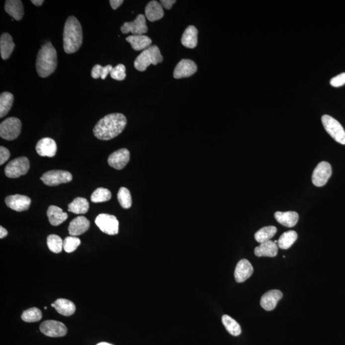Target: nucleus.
Returning <instances> with one entry per match:
<instances>
[{
  "mask_svg": "<svg viewBox=\"0 0 345 345\" xmlns=\"http://www.w3.org/2000/svg\"><path fill=\"white\" fill-rule=\"evenodd\" d=\"M45 310H47V307H44Z\"/></svg>",
  "mask_w": 345,
  "mask_h": 345,
  "instance_id": "obj_48",
  "label": "nucleus"
},
{
  "mask_svg": "<svg viewBox=\"0 0 345 345\" xmlns=\"http://www.w3.org/2000/svg\"><path fill=\"white\" fill-rule=\"evenodd\" d=\"M15 44L12 36L8 33H4L0 38V53L3 60H7L12 55Z\"/></svg>",
  "mask_w": 345,
  "mask_h": 345,
  "instance_id": "obj_23",
  "label": "nucleus"
},
{
  "mask_svg": "<svg viewBox=\"0 0 345 345\" xmlns=\"http://www.w3.org/2000/svg\"><path fill=\"white\" fill-rule=\"evenodd\" d=\"M89 207V203L86 199L78 197L69 204L68 210L76 214H84L88 211Z\"/></svg>",
  "mask_w": 345,
  "mask_h": 345,
  "instance_id": "obj_29",
  "label": "nucleus"
},
{
  "mask_svg": "<svg viewBox=\"0 0 345 345\" xmlns=\"http://www.w3.org/2000/svg\"><path fill=\"white\" fill-rule=\"evenodd\" d=\"M132 48L135 51H144L151 46L152 40L144 35H131L126 38Z\"/></svg>",
  "mask_w": 345,
  "mask_h": 345,
  "instance_id": "obj_24",
  "label": "nucleus"
},
{
  "mask_svg": "<svg viewBox=\"0 0 345 345\" xmlns=\"http://www.w3.org/2000/svg\"><path fill=\"white\" fill-rule=\"evenodd\" d=\"M80 244V239L78 237H67L64 241V250L67 253H73L79 247Z\"/></svg>",
  "mask_w": 345,
  "mask_h": 345,
  "instance_id": "obj_39",
  "label": "nucleus"
},
{
  "mask_svg": "<svg viewBox=\"0 0 345 345\" xmlns=\"http://www.w3.org/2000/svg\"><path fill=\"white\" fill-rule=\"evenodd\" d=\"M274 217L276 221L286 227L291 228L296 225L299 220V214L295 212H276Z\"/></svg>",
  "mask_w": 345,
  "mask_h": 345,
  "instance_id": "obj_27",
  "label": "nucleus"
},
{
  "mask_svg": "<svg viewBox=\"0 0 345 345\" xmlns=\"http://www.w3.org/2000/svg\"><path fill=\"white\" fill-rule=\"evenodd\" d=\"M111 192L105 188L99 187L91 194V201L93 203H102L110 200Z\"/></svg>",
  "mask_w": 345,
  "mask_h": 345,
  "instance_id": "obj_35",
  "label": "nucleus"
},
{
  "mask_svg": "<svg viewBox=\"0 0 345 345\" xmlns=\"http://www.w3.org/2000/svg\"><path fill=\"white\" fill-rule=\"evenodd\" d=\"M121 31L124 34L131 32L133 35H143L147 33L148 27L146 17L143 14H139L134 21L125 22L121 27Z\"/></svg>",
  "mask_w": 345,
  "mask_h": 345,
  "instance_id": "obj_12",
  "label": "nucleus"
},
{
  "mask_svg": "<svg viewBox=\"0 0 345 345\" xmlns=\"http://www.w3.org/2000/svg\"><path fill=\"white\" fill-rule=\"evenodd\" d=\"M198 70L196 63L189 59H182L176 65L173 72V77L175 79L189 78L196 73Z\"/></svg>",
  "mask_w": 345,
  "mask_h": 345,
  "instance_id": "obj_13",
  "label": "nucleus"
},
{
  "mask_svg": "<svg viewBox=\"0 0 345 345\" xmlns=\"http://www.w3.org/2000/svg\"><path fill=\"white\" fill-rule=\"evenodd\" d=\"M163 61V57L158 47L154 45L143 51L134 61V67L138 71L147 70L151 65L156 66Z\"/></svg>",
  "mask_w": 345,
  "mask_h": 345,
  "instance_id": "obj_4",
  "label": "nucleus"
},
{
  "mask_svg": "<svg viewBox=\"0 0 345 345\" xmlns=\"http://www.w3.org/2000/svg\"><path fill=\"white\" fill-rule=\"evenodd\" d=\"M176 2L175 0H161V4L163 7L167 9V10H170Z\"/></svg>",
  "mask_w": 345,
  "mask_h": 345,
  "instance_id": "obj_43",
  "label": "nucleus"
},
{
  "mask_svg": "<svg viewBox=\"0 0 345 345\" xmlns=\"http://www.w3.org/2000/svg\"><path fill=\"white\" fill-rule=\"evenodd\" d=\"M31 3H32L33 4H35V6H41L42 4H43L44 1L43 0H32V1H31Z\"/></svg>",
  "mask_w": 345,
  "mask_h": 345,
  "instance_id": "obj_46",
  "label": "nucleus"
},
{
  "mask_svg": "<svg viewBox=\"0 0 345 345\" xmlns=\"http://www.w3.org/2000/svg\"><path fill=\"white\" fill-rule=\"evenodd\" d=\"M64 49L67 54H73L79 50L83 44L82 27L77 18L70 16L65 24Z\"/></svg>",
  "mask_w": 345,
  "mask_h": 345,
  "instance_id": "obj_2",
  "label": "nucleus"
},
{
  "mask_svg": "<svg viewBox=\"0 0 345 345\" xmlns=\"http://www.w3.org/2000/svg\"><path fill=\"white\" fill-rule=\"evenodd\" d=\"M97 345H113L107 344V343H106V342H102V343H100V344H98Z\"/></svg>",
  "mask_w": 345,
  "mask_h": 345,
  "instance_id": "obj_47",
  "label": "nucleus"
},
{
  "mask_svg": "<svg viewBox=\"0 0 345 345\" xmlns=\"http://www.w3.org/2000/svg\"><path fill=\"white\" fill-rule=\"evenodd\" d=\"M35 150L40 156L53 158L57 153V143L50 138H42L37 143Z\"/></svg>",
  "mask_w": 345,
  "mask_h": 345,
  "instance_id": "obj_16",
  "label": "nucleus"
},
{
  "mask_svg": "<svg viewBox=\"0 0 345 345\" xmlns=\"http://www.w3.org/2000/svg\"><path fill=\"white\" fill-rule=\"evenodd\" d=\"M41 311L37 308H31L24 311L21 315V319L26 322H36L41 320Z\"/></svg>",
  "mask_w": 345,
  "mask_h": 345,
  "instance_id": "obj_37",
  "label": "nucleus"
},
{
  "mask_svg": "<svg viewBox=\"0 0 345 345\" xmlns=\"http://www.w3.org/2000/svg\"><path fill=\"white\" fill-rule=\"evenodd\" d=\"M113 80L123 81L126 78V68L123 64H118L114 67L110 73Z\"/></svg>",
  "mask_w": 345,
  "mask_h": 345,
  "instance_id": "obj_40",
  "label": "nucleus"
},
{
  "mask_svg": "<svg viewBox=\"0 0 345 345\" xmlns=\"http://www.w3.org/2000/svg\"><path fill=\"white\" fill-rule=\"evenodd\" d=\"M47 215L49 223L51 225L55 226L61 225L68 217V215L63 211L62 208L54 205H51L48 208Z\"/></svg>",
  "mask_w": 345,
  "mask_h": 345,
  "instance_id": "obj_25",
  "label": "nucleus"
},
{
  "mask_svg": "<svg viewBox=\"0 0 345 345\" xmlns=\"http://www.w3.org/2000/svg\"><path fill=\"white\" fill-rule=\"evenodd\" d=\"M222 322H223L226 330L230 335L234 336V337H238V336L241 335L242 331L241 326L230 316L223 315V317H222Z\"/></svg>",
  "mask_w": 345,
  "mask_h": 345,
  "instance_id": "obj_33",
  "label": "nucleus"
},
{
  "mask_svg": "<svg viewBox=\"0 0 345 345\" xmlns=\"http://www.w3.org/2000/svg\"><path fill=\"white\" fill-rule=\"evenodd\" d=\"M278 252V247L276 244L272 241L260 244L255 249V254L257 257H274Z\"/></svg>",
  "mask_w": 345,
  "mask_h": 345,
  "instance_id": "obj_26",
  "label": "nucleus"
},
{
  "mask_svg": "<svg viewBox=\"0 0 345 345\" xmlns=\"http://www.w3.org/2000/svg\"><path fill=\"white\" fill-rule=\"evenodd\" d=\"M198 31L194 26H188L181 37V42L183 46L194 49L198 45Z\"/></svg>",
  "mask_w": 345,
  "mask_h": 345,
  "instance_id": "obj_22",
  "label": "nucleus"
},
{
  "mask_svg": "<svg viewBox=\"0 0 345 345\" xmlns=\"http://www.w3.org/2000/svg\"><path fill=\"white\" fill-rule=\"evenodd\" d=\"M113 69V67L110 66V65H108V66L106 67H102L98 64L95 65L91 72V77L94 78V79H98V78H100L104 80L106 79L107 75L111 73Z\"/></svg>",
  "mask_w": 345,
  "mask_h": 345,
  "instance_id": "obj_38",
  "label": "nucleus"
},
{
  "mask_svg": "<svg viewBox=\"0 0 345 345\" xmlns=\"http://www.w3.org/2000/svg\"><path fill=\"white\" fill-rule=\"evenodd\" d=\"M31 199L24 195L15 194L5 198V203L8 207L15 211L22 212L28 209L31 205Z\"/></svg>",
  "mask_w": 345,
  "mask_h": 345,
  "instance_id": "obj_14",
  "label": "nucleus"
},
{
  "mask_svg": "<svg viewBox=\"0 0 345 345\" xmlns=\"http://www.w3.org/2000/svg\"><path fill=\"white\" fill-rule=\"evenodd\" d=\"M277 228L274 226H265L258 231L255 234V240L259 244L270 241L276 234Z\"/></svg>",
  "mask_w": 345,
  "mask_h": 345,
  "instance_id": "obj_30",
  "label": "nucleus"
},
{
  "mask_svg": "<svg viewBox=\"0 0 345 345\" xmlns=\"http://www.w3.org/2000/svg\"><path fill=\"white\" fill-rule=\"evenodd\" d=\"M21 120L17 118H6L0 124V136L4 140H14L21 134Z\"/></svg>",
  "mask_w": 345,
  "mask_h": 345,
  "instance_id": "obj_5",
  "label": "nucleus"
},
{
  "mask_svg": "<svg viewBox=\"0 0 345 345\" xmlns=\"http://www.w3.org/2000/svg\"><path fill=\"white\" fill-rule=\"evenodd\" d=\"M109 3H110L112 8L113 10H116L121 4L124 3V1L123 0H111Z\"/></svg>",
  "mask_w": 345,
  "mask_h": 345,
  "instance_id": "obj_44",
  "label": "nucleus"
},
{
  "mask_svg": "<svg viewBox=\"0 0 345 345\" xmlns=\"http://www.w3.org/2000/svg\"><path fill=\"white\" fill-rule=\"evenodd\" d=\"M253 267L250 262L246 259L240 260L235 268L234 275L237 283H243L250 278L253 273Z\"/></svg>",
  "mask_w": 345,
  "mask_h": 345,
  "instance_id": "obj_17",
  "label": "nucleus"
},
{
  "mask_svg": "<svg viewBox=\"0 0 345 345\" xmlns=\"http://www.w3.org/2000/svg\"><path fill=\"white\" fill-rule=\"evenodd\" d=\"M95 223L104 234L109 235L118 234L119 222L113 215L101 214L96 217Z\"/></svg>",
  "mask_w": 345,
  "mask_h": 345,
  "instance_id": "obj_8",
  "label": "nucleus"
},
{
  "mask_svg": "<svg viewBox=\"0 0 345 345\" xmlns=\"http://www.w3.org/2000/svg\"><path fill=\"white\" fill-rule=\"evenodd\" d=\"M117 198L120 205L122 208L128 209L132 206V197L131 192L126 187H120L118 190Z\"/></svg>",
  "mask_w": 345,
  "mask_h": 345,
  "instance_id": "obj_36",
  "label": "nucleus"
},
{
  "mask_svg": "<svg viewBox=\"0 0 345 345\" xmlns=\"http://www.w3.org/2000/svg\"><path fill=\"white\" fill-rule=\"evenodd\" d=\"M57 67V52L50 42H46L38 53L36 69L38 75L47 78L52 75Z\"/></svg>",
  "mask_w": 345,
  "mask_h": 345,
  "instance_id": "obj_3",
  "label": "nucleus"
},
{
  "mask_svg": "<svg viewBox=\"0 0 345 345\" xmlns=\"http://www.w3.org/2000/svg\"><path fill=\"white\" fill-rule=\"evenodd\" d=\"M29 169L30 162L28 159L26 157H21L10 161L4 169V172L8 178H15L26 174Z\"/></svg>",
  "mask_w": 345,
  "mask_h": 345,
  "instance_id": "obj_7",
  "label": "nucleus"
},
{
  "mask_svg": "<svg viewBox=\"0 0 345 345\" xmlns=\"http://www.w3.org/2000/svg\"><path fill=\"white\" fill-rule=\"evenodd\" d=\"M283 297V293L278 290L268 291L263 295L260 300V305L266 311H272Z\"/></svg>",
  "mask_w": 345,
  "mask_h": 345,
  "instance_id": "obj_18",
  "label": "nucleus"
},
{
  "mask_svg": "<svg viewBox=\"0 0 345 345\" xmlns=\"http://www.w3.org/2000/svg\"><path fill=\"white\" fill-rule=\"evenodd\" d=\"M331 85L333 86L340 87L345 84V73L340 74L331 80Z\"/></svg>",
  "mask_w": 345,
  "mask_h": 345,
  "instance_id": "obj_41",
  "label": "nucleus"
},
{
  "mask_svg": "<svg viewBox=\"0 0 345 345\" xmlns=\"http://www.w3.org/2000/svg\"><path fill=\"white\" fill-rule=\"evenodd\" d=\"M47 244L51 252L54 253H61L64 249V241L57 235H50L47 239Z\"/></svg>",
  "mask_w": 345,
  "mask_h": 345,
  "instance_id": "obj_34",
  "label": "nucleus"
},
{
  "mask_svg": "<svg viewBox=\"0 0 345 345\" xmlns=\"http://www.w3.org/2000/svg\"><path fill=\"white\" fill-rule=\"evenodd\" d=\"M164 16V10L160 3L151 1L145 7V17L149 21L154 22L162 19Z\"/></svg>",
  "mask_w": 345,
  "mask_h": 345,
  "instance_id": "obj_21",
  "label": "nucleus"
},
{
  "mask_svg": "<svg viewBox=\"0 0 345 345\" xmlns=\"http://www.w3.org/2000/svg\"><path fill=\"white\" fill-rule=\"evenodd\" d=\"M90 223L84 216L76 217L69 226V232L71 236L77 237L85 234L89 229Z\"/></svg>",
  "mask_w": 345,
  "mask_h": 345,
  "instance_id": "obj_19",
  "label": "nucleus"
},
{
  "mask_svg": "<svg viewBox=\"0 0 345 345\" xmlns=\"http://www.w3.org/2000/svg\"><path fill=\"white\" fill-rule=\"evenodd\" d=\"M8 232L6 230L4 229L3 226H0V239H3L4 237L7 236Z\"/></svg>",
  "mask_w": 345,
  "mask_h": 345,
  "instance_id": "obj_45",
  "label": "nucleus"
},
{
  "mask_svg": "<svg viewBox=\"0 0 345 345\" xmlns=\"http://www.w3.org/2000/svg\"><path fill=\"white\" fill-rule=\"evenodd\" d=\"M13 103V95L5 91L0 95V118H3L10 111Z\"/></svg>",
  "mask_w": 345,
  "mask_h": 345,
  "instance_id": "obj_31",
  "label": "nucleus"
},
{
  "mask_svg": "<svg viewBox=\"0 0 345 345\" xmlns=\"http://www.w3.org/2000/svg\"><path fill=\"white\" fill-rule=\"evenodd\" d=\"M44 183L49 186H57L70 182L73 180V175L70 172L63 170H52L44 173L40 178Z\"/></svg>",
  "mask_w": 345,
  "mask_h": 345,
  "instance_id": "obj_9",
  "label": "nucleus"
},
{
  "mask_svg": "<svg viewBox=\"0 0 345 345\" xmlns=\"http://www.w3.org/2000/svg\"><path fill=\"white\" fill-rule=\"evenodd\" d=\"M297 239V234L295 231H288L281 235L278 240L277 245L282 250H288L295 243Z\"/></svg>",
  "mask_w": 345,
  "mask_h": 345,
  "instance_id": "obj_32",
  "label": "nucleus"
},
{
  "mask_svg": "<svg viewBox=\"0 0 345 345\" xmlns=\"http://www.w3.org/2000/svg\"><path fill=\"white\" fill-rule=\"evenodd\" d=\"M40 331L47 337L58 338L64 337L67 333V329L62 322L55 320H46L40 326Z\"/></svg>",
  "mask_w": 345,
  "mask_h": 345,
  "instance_id": "obj_10",
  "label": "nucleus"
},
{
  "mask_svg": "<svg viewBox=\"0 0 345 345\" xmlns=\"http://www.w3.org/2000/svg\"><path fill=\"white\" fill-rule=\"evenodd\" d=\"M322 122L326 131L336 142L345 145V131L338 120L332 116L325 115L322 117Z\"/></svg>",
  "mask_w": 345,
  "mask_h": 345,
  "instance_id": "obj_6",
  "label": "nucleus"
},
{
  "mask_svg": "<svg viewBox=\"0 0 345 345\" xmlns=\"http://www.w3.org/2000/svg\"><path fill=\"white\" fill-rule=\"evenodd\" d=\"M10 154L7 149L3 146L0 147V165H3L10 158Z\"/></svg>",
  "mask_w": 345,
  "mask_h": 345,
  "instance_id": "obj_42",
  "label": "nucleus"
},
{
  "mask_svg": "<svg viewBox=\"0 0 345 345\" xmlns=\"http://www.w3.org/2000/svg\"><path fill=\"white\" fill-rule=\"evenodd\" d=\"M332 174V168L329 163L322 161L315 168L313 172L312 181L317 187L326 184Z\"/></svg>",
  "mask_w": 345,
  "mask_h": 345,
  "instance_id": "obj_11",
  "label": "nucleus"
},
{
  "mask_svg": "<svg viewBox=\"0 0 345 345\" xmlns=\"http://www.w3.org/2000/svg\"><path fill=\"white\" fill-rule=\"evenodd\" d=\"M51 306L55 308L59 314L66 317L73 315L76 311L75 304L69 300L65 299H57L55 303L51 304Z\"/></svg>",
  "mask_w": 345,
  "mask_h": 345,
  "instance_id": "obj_28",
  "label": "nucleus"
},
{
  "mask_svg": "<svg viewBox=\"0 0 345 345\" xmlns=\"http://www.w3.org/2000/svg\"><path fill=\"white\" fill-rule=\"evenodd\" d=\"M130 161V152L126 149L118 150L109 156L108 164L111 167L116 170H120L124 169Z\"/></svg>",
  "mask_w": 345,
  "mask_h": 345,
  "instance_id": "obj_15",
  "label": "nucleus"
},
{
  "mask_svg": "<svg viewBox=\"0 0 345 345\" xmlns=\"http://www.w3.org/2000/svg\"><path fill=\"white\" fill-rule=\"evenodd\" d=\"M4 10L13 19L20 21L24 15L23 4L20 0H7L4 4Z\"/></svg>",
  "mask_w": 345,
  "mask_h": 345,
  "instance_id": "obj_20",
  "label": "nucleus"
},
{
  "mask_svg": "<svg viewBox=\"0 0 345 345\" xmlns=\"http://www.w3.org/2000/svg\"><path fill=\"white\" fill-rule=\"evenodd\" d=\"M127 125V118L121 113L109 114L95 125L93 134L98 140H112L122 133Z\"/></svg>",
  "mask_w": 345,
  "mask_h": 345,
  "instance_id": "obj_1",
  "label": "nucleus"
}]
</instances>
